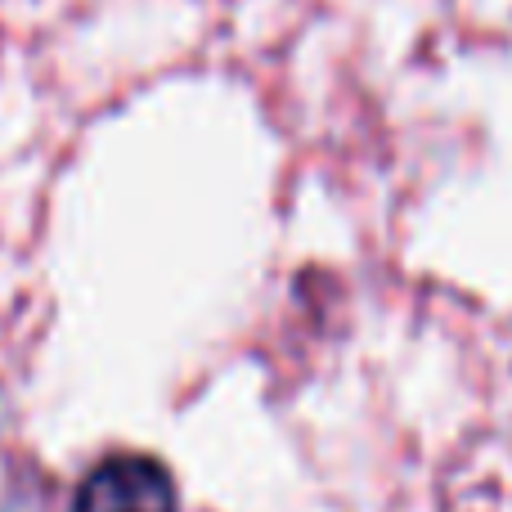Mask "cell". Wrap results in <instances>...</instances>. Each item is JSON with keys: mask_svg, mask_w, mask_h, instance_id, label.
<instances>
[{"mask_svg": "<svg viewBox=\"0 0 512 512\" xmlns=\"http://www.w3.org/2000/svg\"><path fill=\"white\" fill-rule=\"evenodd\" d=\"M72 512H180L171 472L149 454H113L81 481Z\"/></svg>", "mask_w": 512, "mask_h": 512, "instance_id": "obj_1", "label": "cell"}]
</instances>
